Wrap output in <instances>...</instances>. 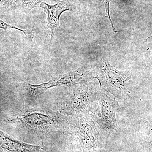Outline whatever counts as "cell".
Returning <instances> with one entry per match:
<instances>
[{
  "label": "cell",
  "instance_id": "6da1fadb",
  "mask_svg": "<svg viewBox=\"0 0 152 152\" xmlns=\"http://www.w3.org/2000/svg\"><path fill=\"white\" fill-rule=\"evenodd\" d=\"M1 122L42 140L54 133H71V117L37 108H25Z\"/></svg>",
  "mask_w": 152,
  "mask_h": 152
},
{
  "label": "cell",
  "instance_id": "7a4b0ae2",
  "mask_svg": "<svg viewBox=\"0 0 152 152\" xmlns=\"http://www.w3.org/2000/svg\"><path fill=\"white\" fill-rule=\"evenodd\" d=\"M95 76L97 79L102 90L111 94L119 100L126 99L131 93L126 88V84L132 78L129 72L117 70L107 62H101L96 67Z\"/></svg>",
  "mask_w": 152,
  "mask_h": 152
},
{
  "label": "cell",
  "instance_id": "3957f363",
  "mask_svg": "<svg viewBox=\"0 0 152 152\" xmlns=\"http://www.w3.org/2000/svg\"><path fill=\"white\" fill-rule=\"evenodd\" d=\"M98 91L88 83L74 89L63 103L61 112L71 118L90 115L93 102L97 99Z\"/></svg>",
  "mask_w": 152,
  "mask_h": 152
},
{
  "label": "cell",
  "instance_id": "277c9868",
  "mask_svg": "<svg viewBox=\"0 0 152 152\" xmlns=\"http://www.w3.org/2000/svg\"><path fill=\"white\" fill-rule=\"evenodd\" d=\"M70 134L75 137L78 148L83 152H96L99 134V126L90 115L71 118Z\"/></svg>",
  "mask_w": 152,
  "mask_h": 152
},
{
  "label": "cell",
  "instance_id": "5b68a950",
  "mask_svg": "<svg viewBox=\"0 0 152 152\" xmlns=\"http://www.w3.org/2000/svg\"><path fill=\"white\" fill-rule=\"evenodd\" d=\"M97 99L98 108L94 109L90 115L102 129L108 132L112 130L118 132L119 129L116 118L118 102L112 99L102 90L98 91Z\"/></svg>",
  "mask_w": 152,
  "mask_h": 152
},
{
  "label": "cell",
  "instance_id": "8992f818",
  "mask_svg": "<svg viewBox=\"0 0 152 152\" xmlns=\"http://www.w3.org/2000/svg\"><path fill=\"white\" fill-rule=\"evenodd\" d=\"M72 7L71 0H62L53 5L45 2L41 3L40 7L43 9L47 15V27L50 30L51 40L58 30L61 15L65 11H71Z\"/></svg>",
  "mask_w": 152,
  "mask_h": 152
},
{
  "label": "cell",
  "instance_id": "52a82bcc",
  "mask_svg": "<svg viewBox=\"0 0 152 152\" xmlns=\"http://www.w3.org/2000/svg\"><path fill=\"white\" fill-rule=\"evenodd\" d=\"M1 152H45L42 146L25 143L0 131Z\"/></svg>",
  "mask_w": 152,
  "mask_h": 152
},
{
  "label": "cell",
  "instance_id": "ba28073f",
  "mask_svg": "<svg viewBox=\"0 0 152 152\" xmlns=\"http://www.w3.org/2000/svg\"><path fill=\"white\" fill-rule=\"evenodd\" d=\"M43 0H16L15 8L19 9L25 12H28L36 7Z\"/></svg>",
  "mask_w": 152,
  "mask_h": 152
},
{
  "label": "cell",
  "instance_id": "9c48e42d",
  "mask_svg": "<svg viewBox=\"0 0 152 152\" xmlns=\"http://www.w3.org/2000/svg\"><path fill=\"white\" fill-rule=\"evenodd\" d=\"M0 28H1L4 30L5 31H7V29L8 28H12L18 30V31H20L23 33L25 36L26 37L31 41L32 40L33 38H34V34H33L32 32L30 30L21 29L18 28V27L16 26H15L7 23L3 21L1 19L0 20Z\"/></svg>",
  "mask_w": 152,
  "mask_h": 152
},
{
  "label": "cell",
  "instance_id": "30bf717a",
  "mask_svg": "<svg viewBox=\"0 0 152 152\" xmlns=\"http://www.w3.org/2000/svg\"><path fill=\"white\" fill-rule=\"evenodd\" d=\"M16 0H1V8L4 9H9L11 6H15Z\"/></svg>",
  "mask_w": 152,
  "mask_h": 152
},
{
  "label": "cell",
  "instance_id": "8fae6325",
  "mask_svg": "<svg viewBox=\"0 0 152 152\" xmlns=\"http://www.w3.org/2000/svg\"><path fill=\"white\" fill-rule=\"evenodd\" d=\"M104 3L105 6L106 10V17L108 18L109 20L111 22V23L112 28H113V30L115 32H117V31H115V29L114 28L113 25V22L111 19L110 17V13H109V4L110 2V0H104Z\"/></svg>",
  "mask_w": 152,
  "mask_h": 152
},
{
  "label": "cell",
  "instance_id": "7c38bea8",
  "mask_svg": "<svg viewBox=\"0 0 152 152\" xmlns=\"http://www.w3.org/2000/svg\"><path fill=\"white\" fill-rule=\"evenodd\" d=\"M146 129H147L148 135L149 136L150 139L151 140V144L152 147V123L148 124Z\"/></svg>",
  "mask_w": 152,
  "mask_h": 152
}]
</instances>
